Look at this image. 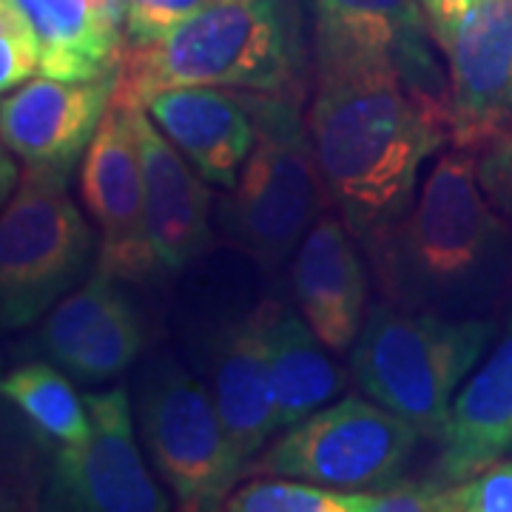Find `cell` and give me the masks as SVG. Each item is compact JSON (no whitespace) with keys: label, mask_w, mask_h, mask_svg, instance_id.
Instances as JSON below:
<instances>
[{"label":"cell","mask_w":512,"mask_h":512,"mask_svg":"<svg viewBox=\"0 0 512 512\" xmlns=\"http://www.w3.org/2000/svg\"><path fill=\"white\" fill-rule=\"evenodd\" d=\"M365 254L384 302L447 319H498L512 296V220L478 183V151H444L419 200Z\"/></svg>","instance_id":"cell-1"},{"label":"cell","mask_w":512,"mask_h":512,"mask_svg":"<svg viewBox=\"0 0 512 512\" xmlns=\"http://www.w3.org/2000/svg\"><path fill=\"white\" fill-rule=\"evenodd\" d=\"M313 151L359 248L367 251L410 208L421 165L450 143V106L382 69L313 74Z\"/></svg>","instance_id":"cell-2"},{"label":"cell","mask_w":512,"mask_h":512,"mask_svg":"<svg viewBox=\"0 0 512 512\" xmlns=\"http://www.w3.org/2000/svg\"><path fill=\"white\" fill-rule=\"evenodd\" d=\"M313 77L311 0H202L151 43H123L111 106L146 109L177 86H220L299 100Z\"/></svg>","instance_id":"cell-3"},{"label":"cell","mask_w":512,"mask_h":512,"mask_svg":"<svg viewBox=\"0 0 512 512\" xmlns=\"http://www.w3.org/2000/svg\"><path fill=\"white\" fill-rule=\"evenodd\" d=\"M498 319H447L379 302L350 348V376L373 402L439 444L464 379L493 348Z\"/></svg>","instance_id":"cell-4"},{"label":"cell","mask_w":512,"mask_h":512,"mask_svg":"<svg viewBox=\"0 0 512 512\" xmlns=\"http://www.w3.org/2000/svg\"><path fill=\"white\" fill-rule=\"evenodd\" d=\"M256 140L237 185L222 200L217 225L242 254L279 268L325 214L330 194L299 100L242 92Z\"/></svg>","instance_id":"cell-5"},{"label":"cell","mask_w":512,"mask_h":512,"mask_svg":"<svg viewBox=\"0 0 512 512\" xmlns=\"http://www.w3.org/2000/svg\"><path fill=\"white\" fill-rule=\"evenodd\" d=\"M66 165H23L0 211V330L35 325L97 268L92 225L77 208Z\"/></svg>","instance_id":"cell-6"},{"label":"cell","mask_w":512,"mask_h":512,"mask_svg":"<svg viewBox=\"0 0 512 512\" xmlns=\"http://www.w3.org/2000/svg\"><path fill=\"white\" fill-rule=\"evenodd\" d=\"M137 419L157 478L185 510H222L251 470L220 419L208 384L154 356L137 379Z\"/></svg>","instance_id":"cell-7"},{"label":"cell","mask_w":512,"mask_h":512,"mask_svg":"<svg viewBox=\"0 0 512 512\" xmlns=\"http://www.w3.org/2000/svg\"><path fill=\"white\" fill-rule=\"evenodd\" d=\"M419 439L416 427L393 410L348 396L282 430L251 470L339 490H382L402 481Z\"/></svg>","instance_id":"cell-8"},{"label":"cell","mask_w":512,"mask_h":512,"mask_svg":"<svg viewBox=\"0 0 512 512\" xmlns=\"http://www.w3.org/2000/svg\"><path fill=\"white\" fill-rule=\"evenodd\" d=\"M313 74L382 69L450 106L421 0H311Z\"/></svg>","instance_id":"cell-9"},{"label":"cell","mask_w":512,"mask_h":512,"mask_svg":"<svg viewBox=\"0 0 512 512\" xmlns=\"http://www.w3.org/2000/svg\"><path fill=\"white\" fill-rule=\"evenodd\" d=\"M92 430L77 444H60L46 478L43 507L80 512L171 510L134 441L126 387L83 393Z\"/></svg>","instance_id":"cell-10"},{"label":"cell","mask_w":512,"mask_h":512,"mask_svg":"<svg viewBox=\"0 0 512 512\" xmlns=\"http://www.w3.org/2000/svg\"><path fill=\"white\" fill-rule=\"evenodd\" d=\"M80 191L100 228L97 268L128 282H146L160 274L148 234L140 148L128 109L109 103L83 154Z\"/></svg>","instance_id":"cell-11"},{"label":"cell","mask_w":512,"mask_h":512,"mask_svg":"<svg viewBox=\"0 0 512 512\" xmlns=\"http://www.w3.org/2000/svg\"><path fill=\"white\" fill-rule=\"evenodd\" d=\"M450 143L481 151L512 128V0H484L444 49Z\"/></svg>","instance_id":"cell-12"},{"label":"cell","mask_w":512,"mask_h":512,"mask_svg":"<svg viewBox=\"0 0 512 512\" xmlns=\"http://www.w3.org/2000/svg\"><path fill=\"white\" fill-rule=\"evenodd\" d=\"M114 74L55 80L40 74L0 97V140L26 165L77 168L111 103Z\"/></svg>","instance_id":"cell-13"},{"label":"cell","mask_w":512,"mask_h":512,"mask_svg":"<svg viewBox=\"0 0 512 512\" xmlns=\"http://www.w3.org/2000/svg\"><path fill=\"white\" fill-rule=\"evenodd\" d=\"M131 111L146 188L148 234L160 274L183 271L214 245L211 194L194 165L180 154L146 109Z\"/></svg>","instance_id":"cell-14"},{"label":"cell","mask_w":512,"mask_h":512,"mask_svg":"<svg viewBox=\"0 0 512 512\" xmlns=\"http://www.w3.org/2000/svg\"><path fill=\"white\" fill-rule=\"evenodd\" d=\"M348 225L322 214L296 248L293 293L330 353H348L365 325L367 271Z\"/></svg>","instance_id":"cell-15"},{"label":"cell","mask_w":512,"mask_h":512,"mask_svg":"<svg viewBox=\"0 0 512 512\" xmlns=\"http://www.w3.org/2000/svg\"><path fill=\"white\" fill-rule=\"evenodd\" d=\"M436 481L458 484L512 453V296L501 311V330L476 373L450 404L439 441Z\"/></svg>","instance_id":"cell-16"},{"label":"cell","mask_w":512,"mask_h":512,"mask_svg":"<svg viewBox=\"0 0 512 512\" xmlns=\"http://www.w3.org/2000/svg\"><path fill=\"white\" fill-rule=\"evenodd\" d=\"M146 111L205 183L231 191L256 140L245 94L220 86H177L154 94Z\"/></svg>","instance_id":"cell-17"},{"label":"cell","mask_w":512,"mask_h":512,"mask_svg":"<svg viewBox=\"0 0 512 512\" xmlns=\"http://www.w3.org/2000/svg\"><path fill=\"white\" fill-rule=\"evenodd\" d=\"M208 390L239 456L251 464L268 439L279 433L268 370L265 305L217 333L208 356Z\"/></svg>","instance_id":"cell-18"},{"label":"cell","mask_w":512,"mask_h":512,"mask_svg":"<svg viewBox=\"0 0 512 512\" xmlns=\"http://www.w3.org/2000/svg\"><path fill=\"white\" fill-rule=\"evenodd\" d=\"M265 342L279 430L308 419L348 390L350 376L330 359L302 313L265 302Z\"/></svg>","instance_id":"cell-19"},{"label":"cell","mask_w":512,"mask_h":512,"mask_svg":"<svg viewBox=\"0 0 512 512\" xmlns=\"http://www.w3.org/2000/svg\"><path fill=\"white\" fill-rule=\"evenodd\" d=\"M37 46L40 74L97 80L114 74L123 35L100 18L94 0H6Z\"/></svg>","instance_id":"cell-20"},{"label":"cell","mask_w":512,"mask_h":512,"mask_svg":"<svg viewBox=\"0 0 512 512\" xmlns=\"http://www.w3.org/2000/svg\"><path fill=\"white\" fill-rule=\"evenodd\" d=\"M0 396L15 404L40 436L57 444H77L92 430L83 396L55 365L32 362L3 373Z\"/></svg>","instance_id":"cell-21"},{"label":"cell","mask_w":512,"mask_h":512,"mask_svg":"<svg viewBox=\"0 0 512 512\" xmlns=\"http://www.w3.org/2000/svg\"><path fill=\"white\" fill-rule=\"evenodd\" d=\"M146 348V325L126 293H114L89 336L63 367L77 382H109L140 359Z\"/></svg>","instance_id":"cell-22"},{"label":"cell","mask_w":512,"mask_h":512,"mask_svg":"<svg viewBox=\"0 0 512 512\" xmlns=\"http://www.w3.org/2000/svg\"><path fill=\"white\" fill-rule=\"evenodd\" d=\"M231 512H365V490H333L302 478H256L225 498Z\"/></svg>","instance_id":"cell-23"},{"label":"cell","mask_w":512,"mask_h":512,"mask_svg":"<svg viewBox=\"0 0 512 512\" xmlns=\"http://www.w3.org/2000/svg\"><path fill=\"white\" fill-rule=\"evenodd\" d=\"M114 293H117L114 276L94 268V274L80 288L66 293L55 308L46 313V322L40 328L37 342H40V350L49 356L52 365H69V359L83 345V339L89 336V330L100 319V313L109 308Z\"/></svg>","instance_id":"cell-24"},{"label":"cell","mask_w":512,"mask_h":512,"mask_svg":"<svg viewBox=\"0 0 512 512\" xmlns=\"http://www.w3.org/2000/svg\"><path fill=\"white\" fill-rule=\"evenodd\" d=\"M447 512H512V461H493L447 487Z\"/></svg>","instance_id":"cell-25"},{"label":"cell","mask_w":512,"mask_h":512,"mask_svg":"<svg viewBox=\"0 0 512 512\" xmlns=\"http://www.w3.org/2000/svg\"><path fill=\"white\" fill-rule=\"evenodd\" d=\"M35 72H40L35 40L12 6L0 0V97L18 89Z\"/></svg>","instance_id":"cell-26"},{"label":"cell","mask_w":512,"mask_h":512,"mask_svg":"<svg viewBox=\"0 0 512 512\" xmlns=\"http://www.w3.org/2000/svg\"><path fill=\"white\" fill-rule=\"evenodd\" d=\"M200 3L202 0H128L123 43H151L163 37L191 12H197Z\"/></svg>","instance_id":"cell-27"},{"label":"cell","mask_w":512,"mask_h":512,"mask_svg":"<svg viewBox=\"0 0 512 512\" xmlns=\"http://www.w3.org/2000/svg\"><path fill=\"white\" fill-rule=\"evenodd\" d=\"M447 487L436 478L396 481L382 490H365V512H447Z\"/></svg>","instance_id":"cell-28"},{"label":"cell","mask_w":512,"mask_h":512,"mask_svg":"<svg viewBox=\"0 0 512 512\" xmlns=\"http://www.w3.org/2000/svg\"><path fill=\"white\" fill-rule=\"evenodd\" d=\"M478 183L495 208L512 220V128L478 151Z\"/></svg>","instance_id":"cell-29"},{"label":"cell","mask_w":512,"mask_h":512,"mask_svg":"<svg viewBox=\"0 0 512 512\" xmlns=\"http://www.w3.org/2000/svg\"><path fill=\"white\" fill-rule=\"evenodd\" d=\"M484 0H421L424 18L430 26V35L436 40L441 52L447 49V43L453 40L458 32V26L467 20V15L478 9Z\"/></svg>","instance_id":"cell-30"},{"label":"cell","mask_w":512,"mask_h":512,"mask_svg":"<svg viewBox=\"0 0 512 512\" xmlns=\"http://www.w3.org/2000/svg\"><path fill=\"white\" fill-rule=\"evenodd\" d=\"M100 18L109 23L111 29H117L120 35L126 32V15H128V0H94Z\"/></svg>","instance_id":"cell-31"},{"label":"cell","mask_w":512,"mask_h":512,"mask_svg":"<svg viewBox=\"0 0 512 512\" xmlns=\"http://www.w3.org/2000/svg\"><path fill=\"white\" fill-rule=\"evenodd\" d=\"M20 174L15 163L9 160V154L3 151V140H0V211H3V205L9 202L12 197V191H15V185H18Z\"/></svg>","instance_id":"cell-32"},{"label":"cell","mask_w":512,"mask_h":512,"mask_svg":"<svg viewBox=\"0 0 512 512\" xmlns=\"http://www.w3.org/2000/svg\"><path fill=\"white\" fill-rule=\"evenodd\" d=\"M3 333V330H0ZM0 376H3V350H0Z\"/></svg>","instance_id":"cell-33"}]
</instances>
